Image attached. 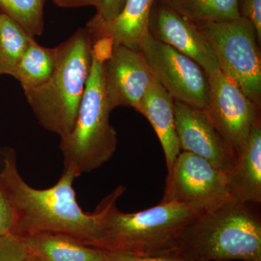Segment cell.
<instances>
[{
	"label": "cell",
	"mask_w": 261,
	"mask_h": 261,
	"mask_svg": "<svg viewBox=\"0 0 261 261\" xmlns=\"http://www.w3.org/2000/svg\"><path fill=\"white\" fill-rule=\"evenodd\" d=\"M0 160V187L15 214L12 234L65 233L97 248L101 238L99 219L95 212L87 214L79 205L73 189V182L78 176L73 171L63 169L56 185L38 190L20 176L13 147H1Z\"/></svg>",
	"instance_id": "obj_1"
},
{
	"label": "cell",
	"mask_w": 261,
	"mask_h": 261,
	"mask_svg": "<svg viewBox=\"0 0 261 261\" xmlns=\"http://www.w3.org/2000/svg\"><path fill=\"white\" fill-rule=\"evenodd\" d=\"M126 187H117L98 205L101 238L97 248L138 256H171L187 225L206 209L177 202H161L140 212L126 214L117 207Z\"/></svg>",
	"instance_id": "obj_2"
},
{
	"label": "cell",
	"mask_w": 261,
	"mask_h": 261,
	"mask_svg": "<svg viewBox=\"0 0 261 261\" xmlns=\"http://www.w3.org/2000/svg\"><path fill=\"white\" fill-rule=\"evenodd\" d=\"M255 204L232 198L196 216L171 256L187 261H261V219Z\"/></svg>",
	"instance_id": "obj_3"
},
{
	"label": "cell",
	"mask_w": 261,
	"mask_h": 261,
	"mask_svg": "<svg viewBox=\"0 0 261 261\" xmlns=\"http://www.w3.org/2000/svg\"><path fill=\"white\" fill-rule=\"evenodd\" d=\"M113 46L108 39L93 42L92 68L75 126L60 142L64 169L71 170L78 177L108 162L118 145L116 130L110 122L112 111L103 82V63L111 54Z\"/></svg>",
	"instance_id": "obj_4"
},
{
	"label": "cell",
	"mask_w": 261,
	"mask_h": 261,
	"mask_svg": "<svg viewBox=\"0 0 261 261\" xmlns=\"http://www.w3.org/2000/svg\"><path fill=\"white\" fill-rule=\"evenodd\" d=\"M93 40L86 27L56 47V65L47 83L24 92L38 123L63 138L73 130L92 65Z\"/></svg>",
	"instance_id": "obj_5"
},
{
	"label": "cell",
	"mask_w": 261,
	"mask_h": 261,
	"mask_svg": "<svg viewBox=\"0 0 261 261\" xmlns=\"http://www.w3.org/2000/svg\"><path fill=\"white\" fill-rule=\"evenodd\" d=\"M195 23L214 47L221 73L261 106L260 45L252 24L242 17Z\"/></svg>",
	"instance_id": "obj_6"
},
{
	"label": "cell",
	"mask_w": 261,
	"mask_h": 261,
	"mask_svg": "<svg viewBox=\"0 0 261 261\" xmlns=\"http://www.w3.org/2000/svg\"><path fill=\"white\" fill-rule=\"evenodd\" d=\"M139 50L154 78L173 100L205 110L209 103V80L205 70L191 58L154 39L150 34Z\"/></svg>",
	"instance_id": "obj_7"
},
{
	"label": "cell",
	"mask_w": 261,
	"mask_h": 261,
	"mask_svg": "<svg viewBox=\"0 0 261 261\" xmlns=\"http://www.w3.org/2000/svg\"><path fill=\"white\" fill-rule=\"evenodd\" d=\"M209 80L206 114L224 140L234 161L246 147L261 106L254 102L221 71Z\"/></svg>",
	"instance_id": "obj_8"
},
{
	"label": "cell",
	"mask_w": 261,
	"mask_h": 261,
	"mask_svg": "<svg viewBox=\"0 0 261 261\" xmlns=\"http://www.w3.org/2000/svg\"><path fill=\"white\" fill-rule=\"evenodd\" d=\"M230 197L226 173L199 156L181 151L168 171L161 202L207 209Z\"/></svg>",
	"instance_id": "obj_9"
},
{
	"label": "cell",
	"mask_w": 261,
	"mask_h": 261,
	"mask_svg": "<svg viewBox=\"0 0 261 261\" xmlns=\"http://www.w3.org/2000/svg\"><path fill=\"white\" fill-rule=\"evenodd\" d=\"M154 76L145 57L138 49L113 44L103 63L105 92L111 111L130 107L138 112Z\"/></svg>",
	"instance_id": "obj_10"
},
{
	"label": "cell",
	"mask_w": 261,
	"mask_h": 261,
	"mask_svg": "<svg viewBox=\"0 0 261 261\" xmlns=\"http://www.w3.org/2000/svg\"><path fill=\"white\" fill-rule=\"evenodd\" d=\"M149 33L154 39L193 60L205 70L207 78L221 71L214 47L197 24L161 0H154L151 9Z\"/></svg>",
	"instance_id": "obj_11"
},
{
	"label": "cell",
	"mask_w": 261,
	"mask_h": 261,
	"mask_svg": "<svg viewBox=\"0 0 261 261\" xmlns=\"http://www.w3.org/2000/svg\"><path fill=\"white\" fill-rule=\"evenodd\" d=\"M174 103L175 125L181 151L208 161L226 174L232 169L234 159L205 110L184 103Z\"/></svg>",
	"instance_id": "obj_12"
},
{
	"label": "cell",
	"mask_w": 261,
	"mask_h": 261,
	"mask_svg": "<svg viewBox=\"0 0 261 261\" xmlns=\"http://www.w3.org/2000/svg\"><path fill=\"white\" fill-rule=\"evenodd\" d=\"M154 0H126L120 14L108 22L91 18L86 28L93 42L108 39L113 44L138 49L149 34V20Z\"/></svg>",
	"instance_id": "obj_13"
},
{
	"label": "cell",
	"mask_w": 261,
	"mask_h": 261,
	"mask_svg": "<svg viewBox=\"0 0 261 261\" xmlns=\"http://www.w3.org/2000/svg\"><path fill=\"white\" fill-rule=\"evenodd\" d=\"M173 101L166 89L154 78L138 111L147 118L159 137L168 171L181 152L175 125Z\"/></svg>",
	"instance_id": "obj_14"
},
{
	"label": "cell",
	"mask_w": 261,
	"mask_h": 261,
	"mask_svg": "<svg viewBox=\"0 0 261 261\" xmlns=\"http://www.w3.org/2000/svg\"><path fill=\"white\" fill-rule=\"evenodd\" d=\"M226 175L231 198L245 203H260L261 121L252 128L243 153Z\"/></svg>",
	"instance_id": "obj_15"
},
{
	"label": "cell",
	"mask_w": 261,
	"mask_h": 261,
	"mask_svg": "<svg viewBox=\"0 0 261 261\" xmlns=\"http://www.w3.org/2000/svg\"><path fill=\"white\" fill-rule=\"evenodd\" d=\"M19 238L29 253L41 261L108 260V252L65 233L37 232Z\"/></svg>",
	"instance_id": "obj_16"
},
{
	"label": "cell",
	"mask_w": 261,
	"mask_h": 261,
	"mask_svg": "<svg viewBox=\"0 0 261 261\" xmlns=\"http://www.w3.org/2000/svg\"><path fill=\"white\" fill-rule=\"evenodd\" d=\"M56 59V47H42L33 39L10 75L18 81L24 92L38 88L51 78Z\"/></svg>",
	"instance_id": "obj_17"
},
{
	"label": "cell",
	"mask_w": 261,
	"mask_h": 261,
	"mask_svg": "<svg viewBox=\"0 0 261 261\" xmlns=\"http://www.w3.org/2000/svg\"><path fill=\"white\" fill-rule=\"evenodd\" d=\"M193 22H224L240 18L238 0H161Z\"/></svg>",
	"instance_id": "obj_18"
},
{
	"label": "cell",
	"mask_w": 261,
	"mask_h": 261,
	"mask_svg": "<svg viewBox=\"0 0 261 261\" xmlns=\"http://www.w3.org/2000/svg\"><path fill=\"white\" fill-rule=\"evenodd\" d=\"M33 39L15 20L0 13V75H10Z\"/></svg>",
	"instance_id": "obj_19"
},
{
	"label": "cell",
	"mask_w": 261,
	"mask_h": 261,
	"mask_svg": "<svg viewBox=\"0 0 261 261\" xmlns=\"http://www.w3.org/2000/svg\"><path fill=\"white\" fill-rule=\"evenodd\" d=\"M45 0H0V13L8 15L31 37L44 32V5Z\"/></svg>",
	"instance_id": "obj_20"
},
{
	"label": "cell",
	"mask_w": 261,
	"mask_h": 261,
	"mask_svg": "<svg viewBox=\"0 0 261 261\" xmlns=\"http://www.w3.org/2000/svg\"><path fill=\"white\" fill-rule=\"evenodd\" d=\"M29 255L28 250L17 235L0 237V261H25Z\"/></svg>",
	"instance_id": "obj_21"
},
{
	"label": "cell",
	"mask_w": 261,
	"mask_h": 261,
	"mask_svg": "<svg viewBox=\"0 0 261 261\" xmlns=\"http://www.w3.org/2000/svg\"><path fill=\"white\" fill-rule=\"evenodd\" d=\"M240 16L247 19L256 31L257 41L261 44V0H238Z\"/></svg>",
	"instance_id": "obj_22"
},
{
	"label": "cell",
	"mask_w": 261,
	"mask_h": 261,
	"mask_svg": "<svg viewBox=\"0 0 261 261\" xmlns=\"http://www.w3.org/2000/svg\"><path fill=\"white\" fill-rule=\"evenodd\" d=\"M15 220L14 211L0 187V237L13 233Z\"/></svg>",
	"instance_id": "obj_23"
},
{
	"label": "cell",
	"mask_w": 261,
	"mask_h": 261,
	"mask_svg": "<svg viewBox=\"0 0 261 261\" xmlns=\"http://www.w3.org/2000/svg\"><path fill=\"white\" fill-rule=\"evenodd\" d=\"M126 0H101L98 5L95 15L92 18L94 20L108 22L116 18L123 10Z\"/></svg>",
	"instance_id": "obj_24"
},
{
	"label": "cell",
	"mask_w": 261,
	"mask_h": 261,
	"mask_svg": "<svg viewBox=\"0 0 261 261\" xmlns=\"http://www.w3.org/2000/svg\"><path fill=\"white\" fill-rule=\"evenodd\" d=\"M107 261H187L172 256L146 257L122 252H108Z\"/></svg>",
	"instance_id": "obj_25"
},
{
	"label": "cell",
	"mask_w": 261,
	"mask_h": 261,
	"mask_svg": "<svg viewBox=\"0 0 261 261\" xmlns=\"http://www.w3.org/2000/svg\"><path fill=\"white\" fill-rule=\"evenodd\" d=\"M101 0H53V3L61 8H80L93 6L97 8Z\"/></svg>",
	"instance_id": "obj_26"
},
{
	"label": "cell",
	"mask_w": 261,
	"mask_h": 261,
	"mask_svg": "<svg viewBox=\"0 0 261 261\" xmlns=\"http://www.w3.org/2000/svg\"><path fill=\"white\" fill-rule=\"evenodd\" d=\"M25 261H41L39 258H37V257L34 256V255H31L29 253V257H27V260Z\"/></svg>",
	"instance_id": "obj_27"
},
{
	"label": "cell",
	"mask_w": 261,
	"mask_h": 261,
	"mask_svg": "<svg viewBox=\"0 0 261 261\" xmlns=\"http://www.w3.org/2000/svg\"></svg>",
	"instance_id": "obj_28"
}]
</instances>
